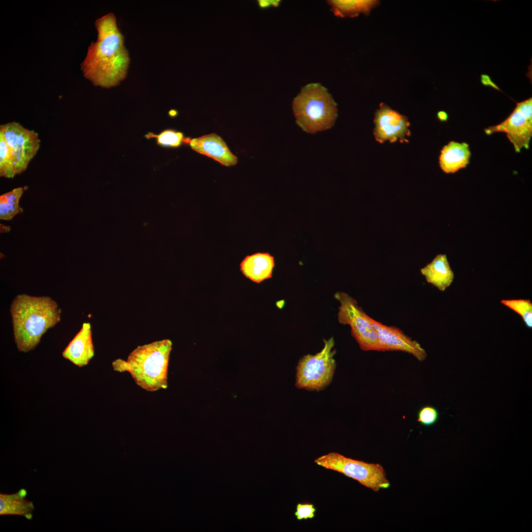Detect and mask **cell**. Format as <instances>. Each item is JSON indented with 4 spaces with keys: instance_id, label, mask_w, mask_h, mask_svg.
<instances>
[{
    "instance_id": "15",
    "label": "cell",
    "mask_w": 532,
    "mask_h": 532,
    "mask_svg": "<svg viewBox=\"0 0 532 532\" xmlns=\"http://www.w3.org/2000/svg\"><path fill=\"white\" fill-rule=\"evenodd\" d=\"M470 156L467 143L451 141L441 150L439 165L444 172L453 173L466 167L469 163Z\"/></svg>"
},
{
    "instance_id": "16",
    "label": "cell",
    "mask_w": 532,
    "mask_h": 532,
    "mask_svg": "<svg viewBox=\"0 0 532 532\" xmlns=\"http://www.w3.org/2000/svg\"><path fill=\"white\" fill-rule=\"evenodd\" d=\"M421 272L428 283L442 292L451 284L454 278L445 254L437 255L431 263L421 269Z\"/></svg>"
},
{
    "instance_id": "13",
    "label": "cell",
    "mask_w": 532,
    "mask_h": 532,
    "mask_svg": "<svg viewBox=\"0 0 532 532\" xmlns=\"http://www.w3.org/2000/svg\"><path fill=\"white\" fill-rule=\"evenodd\" d=\"M66 359L79 367L87 365L94 356L91 327L84 323L80 331L62 353Z\"/></svg>"
},
{
    "instance_id": "12",
    "label": "cell",
    "mask_w": 532,
    "mask_h": 532,
    "mask_svg": "<svg viewBox=\"0 0 532 532\" xmlns=\"http://www.w3.org/2000/svg\"><path fill=\"white\" fill-rule=\"evenodd\" d=\"M189 143L194 151L213 158L222 165L230 166L237 162L236 157L231 152L224 141L215 133L190 139Z\"/></svg>"
},
{
    "instance_id": "4",
    "label": "cell",
    "mask_w": 532,
    "mask_h": 532,
    "mask_svg": "<svg viewBox=\"0 0 532 532\" xmlns=\"http://www.w3.org/2000/svg\"><path fill=\"white\" fill-rule=\"evenodd\" d=\"M292 108L296 123L310 133L331 128L337 117L336 103L328 89L318 83L303 87L294 99Z\"/></svg>"
},
{
    "instance_id": "3",
    "label": "cell",
    "mask_w": 532,
    "mask_h": 532,
    "mask_svg": "<svg viewBox=\"0 0 532 532\" xmlns=\"http://www.w3.org/2000/svg\"><path fill=\"white\" fill-rule=\"evenodd\" d=\"M172 342L168 339L138 346L126 360L112 362L115 371L128 372L135 383L147 391L155 392L167 387V372Z\"/></svg>"
},
{
    "instance_id": "7",
    "label": "cell",
    "mask_w": 532,
    "mask_h": 532,
    "mask_svg": "<svg viewBox=\"0 0 532 532\" xmlns=\"http://www.w3.org/2000/svg\"><path fill=\"white\" fill-rule=\"evenodd\" d=\"M334 298L340 303L339 322L350 326L352 335L360 348L364 351H381L377 333L371 323L370 317L359 306L356 299L343 292H336Z\"/></svg>"
},
{
    "instance_id": "20",
    "label": "cell",
    "mask_w": 532,
    "mask_h": 532,
    "mask_svg": "<svg viewBox=\"0 0 532 532\" xmlns=\"http://www.w3.org/2000/svg\"><path fill=\"white\" fill-rule=\"evenodd\" d=\"M16 175L11 154L4 135L0 132V176L12 178Z\"/></svg>"
},
{
    "instance_id": "8",
    "label": "cell",
    "mask_w": 532,
    "mask_h": 532,
    "mask_svg": "<svg viewBox=\"0 0 532 532\" xmlns=\"http://www.w3.org/2000/svg\"><path fill=\"white\" fill-rule=\"evenodd\" d=\"M0 132L3 134L11 154L16 174H21L27 169L39 150L40 140L38 133L14 121L1 125Z\"/></svg>"
},
{
    "instance_id": "17",
    "label": "cell",
    "mask_w": 532,
    "mask_h": 532,
    "mask_svg": "<svg viewBox=\"0 0 532 532\" xmlns=\"http://www.w3.org/2000/svg\"><path fill=\"white\" fill-rule=\"evenodd\" d=\"M27 491L22 489L11 494H0V515H17L31 519L34 509L32 501L25 499Z\"/></svg>"
},
{
    "instance_id": "5",
    "label": "cell",
    "mask_w": 532,
    "mask_h": 532,
    "mask_svg": "<svg viewBox=\"0 0 532 532\" xmlns=\"http://www.w3.org/2000/svg\"><path fill=\"white\" fill-rule=\"evenodd\" d=\"M324 346L315 355L303 356L296 367L295 386L299 389L319 391L332 382L336 368L332 337L324 339Z\"/></svg>"
},
{
    "instance_id": "26",
    "label": "cell",
    "mask_w": 532,
    "mask_h": 532,
    "mask_svg": "<svg viewBox=\"0 0 532 532\" xmlns=\"http://www.w3.org/2000/svg\"><path fill=\"white\" fill-rule=\"evenodd\" d=\"M481 82L484 86H489L495 89L499 90V88L493 82L490 77L487 74H481Z\"/></svg>"
},
{
    "instance_id": "24",
    "label": "cell",
    "mask_w": 532,
    "mask_h": 532,
    "mask_svg": "<svg viewBox=\"0 0 532 532\" xmlns=\"http://www.w3.org/2000/svg\"><path fill=\"white\" fill-rule=\"evenodd\" d=\"M316 508L312 503H298L296 506L295 516L298 520L312 519L315 516Z\"/></svg>"
},
{
    "instance_id": "9",
    "label": "cell",
    "mask_w": 532,
    "mask_h": 532,
    "mask_svg": "<svg viewBox=\"0 0 532 532\" xmlns=\"http://www.w3.org/2000/svg\"><path fill=\"white\" fill-rule=\"evenodd\" d=\"M487 134L497 132L506 133L516 152L528 149L532 136V98L517 102L509 116L501 123L484 130Z\"/></svg>"
},
{
    "instance_id": "2",
    "label": "cell",
    "mask_w": 532,
    "mask_h": 532,
    "mask_svg": "<svg viewBox=\"0 0 532 532\" xmlns=\"http://www.w3.org/2000/svg\"><path fill=\"white\" fill-rule=\"evenodd\" d=\"M15 343L19 351L34 349L46 331L61 319V310L48 296L18 295L10 305Z\"/></svg>"
},
{
    "instance_id": "10",
    "label": "cell",
    "mask_w": 532,
    "mask_h": 532,
    "mask_svg": "<svg viewBox=\"0 0 532 532\" xmlns=\"http://www.w3.org/2000/svg\"><path fill=\"white\" fill-rule=\"evenodd\" d=\"M373 133L376 141L407 142L410 135V123L406 116L393 109L384 102L379 104L374 114Z\"/></svg>"
},
{
    "instance_id": "14",
    "label": "cell",
    "mask_w": 532,
    "mask_h": 532,
    "mask_svg": "<svg viewBox=\"0 0 532 532\" xmlns=\"http://www.w3.org/2000/svg\"><path fill=\"white\" fill-rule=\"evenodd\" d=\"M240 267L246 277L260 283L272 277L274 258L268 253H257L247 256L241 263Z\"/></svg>"
},
{
    "instance_id": "25",
    "label": "cell",
    "mask_w": 532,
    "mask_h": 532,
    "mask_svg": "<svg viewBox=\"0 0 532 532\" xmlns=\"http://www.w3.org/2000/svg\"><path fill=\"white\" fill-rule=\"evenodd\" d=\"M280 0H260L258 3L261 8H266L269 6L277 7L279 6Z\"/></svg>"
},
{
    "instance_id": "18",
    "label": "cell",
    "mask_w": 532,
    "mask_h": 532,
    "mask_svg": "<svg viewBox=\"0 0 532 532\" xmlns=\"http://www.w3.org/2000/svg\"><path fill=\"white\" fill-rule=\"evenodd\" d=\"M327 3L335 16L353 18L360 13L368 16L371 10L379 5L380 1L330 0Z\"/></svg>"
},
{
    "instance_id": "6",
    "label": "cell",
    "mask_w": 532,
    "mask_h": 532,
    "mask_svg": "<svg viewBox=\"0 0 532 532\" xmlns=\"http://www.w3.org/2000/svg\"><path fill=\"white\" fill-rule=\"evenodd\" d=\"M314 462L325 468L356 480L375 492L388 488L390 486L383 466L379 464L354 460L335 452L319 457Z\"/></svg>"
},
{
    "instance_id": "22",
    "label": "cell",
    "mask_w": 532,
    "mask_h": 532,
    "mask_svg": "<svg viewBox=\"0 0 532 532\" xmlns=\"http://www.w3.org/2000/svg\"><path fill=\"white\" fill-rule=\"evenodd\" d=\"M501 303L520 315L526 325L532 328V303L530 299H503Z\"/></svg>"
},
{
    "instance_id": "23",
    "label": "cell",
    "mask_w": 532,
    "mask_h": 532,
    "mask_svg": "<svg viewBox=\"0 0 532 532\" xmlns=\"http://www.w3.org/2000/svg\"><path fill=\"white\" fill-rule=\"evenodd\" d=\"M438 417L437 410L432 406L427 405L423 407L418 412V421L424 426H430L437 422Z\"/></svg>"
},
{
    "instance_id": "11",
    "label": "cell",
    "mask_w": 532,
    "mask_h": 532,
    "mask_svg": "<svg viewBox=\"0 0 532 532\" xmlns=\"http://www.w3.org/2000/svg\"><path fill=\"white\" fill-rule=\"evenodd\" d=\"M376 330L381 351H399L408 353L419 361L424 360L427 355L416 341L412 340L403 332L394 327L384 325L370 318Z\"/></svg>"
},
{
    "instance_id": "27",
    "label": "cell",
    "mask_w": 532,
    "mask_h": 532,
    "mask_svg": "<svg viewBox=\"0 0 532 532\" xmlns=\"http://www.w3.org/2000/svg\"><path fill=\"white\" fill-rule=\"evenodd\" d=\"M437 117L441 121H446L448 119V114L445 111H440L437 112Z\"/></svg>"
},
{
    "instance_id": "1",
    "label": "cell",
    "mask_w": 532,
    "mask_h": 532,
    "mask_svg": "<svg viewBox=\"0 0 532 532\" xmlns=\"http://www.w3.org/2000/svg\"><path fill=\"white\" fill-rule=\"evenodd\" d=\"M95 25L97 39L88 46L81 70L93 85L109 89L119 85L127 76L129 53L113 13L98 19Z\"/></svg>"
},
{
    "instance_id": "21",
    "label": "cell",
    "mask_w": 532,
    "mask_h": 532,
    "mask_svg": "<svg viewBox=\"0 0 532 532\" xmlns=\"http://www.w3.org/2000/svg\"><path fill=\"white\" fill-rule=\"evenodd\" d=\"M145 136L148 139H156L157 144L161 146L169 147H177L185 142L186 139L182 133L173 130H165L159 134L149 133Z\"/></svg>"
},
{
    "instance_id": "19",
    "label": "cell",
    "mask_w": 532,
    "mask_h": 532,
    "mask_svg": "<svg viewBox=\"0 0 532 532\" xmlns=\"http://www.w3.org/2000/svg\"><path fill=\"white\" fill-rule=\"evenodd\" d=\"M23 192L24 188L19 187L0 196V219L10 220L21 211L19 202Z\"/></svg>"
}]
</instances>
